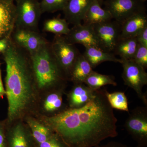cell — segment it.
Listing matches in <instances>:
<instances>
[{
	"label": "cell",
	"mask_w": 147,
	"mask_h": 147,
	"mask_svg": "<svg viewBox=\"0 0 147 147\" xmlns=\"http://www.w3.org/2000/svg\"><path fill=\"white\" fill-rule=\"evenodd\" d=\"M143 2L140 0H105V9L113 19L121 24L134 14L146 11Z\"/></svg>",
	"instance_id": "cell-9"
},
{
	"label": "cell",
	"mask_w": 147,
	"mask_h": 147,
	"mask_svg": "<svg viewBox=\"0 0 147 147\" xmlns=\"http://www.w3.org/2000/svg\"><path fill=\"white\" fill-rule=\"evenodd\" d=\"M84 84L94 90L100 89L101 87L106 85L117 86L114 76L101 74L94 71L88 76Z\"/></svg>",
	"instance_id": "cell-23"
},
{
	"label": "cell",
	"mask_w": 147,
	"mask_h": 147,
	"mask_svg": "<svg viewBox=\"0 0 147 147\" xmlns=\"http://www.w3.org/2000/svg\"><path fill=\"white\" fill-rule=\"evenodd\" d=\"M7 125L6 119L0 120V147H8L6 138Z\"/></svg>",
	"instance_id": "cell-29"
},
{
	"label": "cell",
	"mask_w": 147,
	"mask_h": 147,
	"mask_svg": "<svg viewBox=\"0 0 147 147\" xmlns=\"http://www.w3.org/2000/svg\"><path fill=\"white\" fill-rule=\"evenodd\" d=\"M92 69L84 55L81 54L72 69L69 81L72 82L73 84L84 83L88 76L93 71Z\"/></svg>",
	"instance_id": "cell-21"
},
{
	"label": "cell",
	"mask_w": 147,
	"mask_h": 147,
	"mask_svg": "<svg viewBox=\"0 0 147 147\" xmlns=\"http://www.w3.org/2000/svg\"><path fill=\"white\" fill-rule=\"evenodd\" d=\"M36 147H69L64 142L59 136L57 133L44 142L39 144Z\"/></svg>",
	"instance_id": "cell-28"
},
{
	"label": "cell",
	"mask_w": 147,
	"mask_h": 147,
	"mask_svg": "<svg viewBox=\"0 0 147 147\" xmlns=\"http://www.w3.org/2000/svg\"><path fill=\"white\" fill-rule=\"evenodd\" d=\"M10 36L0 39V53H3L8 47Z\"/></svg>",
	"instance_id": "cell-31"
},
{
	"label": "cell",
	"mask_w": 147,
	"mask_h": 147,
	"mask_svg": "<svg viewBox=\"0 0 147 147\" xmlns=\"http://www.w3.org/2000/svg\"><path fill=\"white\" fill-rule=\"evenodd\" d=\"M6 138L8 147H36L30 129L23 120L7 122Z\"/></svg>",
	"instance_id": "cell-10"
},
{
	"label": "cell",
	"mask_w": 147,
	"mask_h": 147,
	"mask_svg": "<svg viewBox=\"0 0 147 147\" xmlns=\"http://www.w3.org/2000/svg\"><path fill=\"white\" fill-rule=\"evenodd\" d=\"M6 64L5 90L8 109L6 119L10 123L34 116L39 94L32 70L30 54L16 45L10 37L3 53Z\"/></svg>",
	"instance_id": "cell-2"
},
{
	"label": "cell",
	"mask_w": 147,
	"mask_h": 147,
	"mask_svg": "<svg viewBox=\"0 0 147 147\" xmlns=\"http://www.w3.org/2000/svg\"><path fill=\"white\" fill-rule=\"evenodd\" d=\"M104 93L108 102L113 109L125 111L129 113L128 100L124 92H109L104 89Z\"/></svg>",
	"instance_id": "cell-25"
},
{
	"label": "cell",
	"mask_w": 147,
	"mask_h": 147,
	"mask_svg": "<svg viewBox=\"0 0 147 147\" xmlns=\"http://www.w3.org/2000/svg\"><path fill=\"white\" fill-rule=\"evenodd\" d=\"M1 63L0 62V98H3L6 95L5 88L4 87L2 79L1 70Z\"/></svg>",
	"instance_id": "cell-33"
},
{
	"label": "cell",
	"mask_w": 147,
	"mask_h": 147,
	"mask_svg": "<svg viewBox=\"0 0 147 147\" xmlns=\"http://www.w3.org/2000/svg\"><path fill=\"white\" fill-rule=\"evenodd\" d=\"M139 43L136 37L119 40L114 52L121 59H131L134 57Z\"/></svg>",
	"instance_id": "cell-22"
},
{
	"label": "cell",
	"mask_w": 147,
	"mask_h": 147,
	"mask_svg": "<svg viewBox=\"0 0 147 147\" xmlns=\"http://www.w3.org/2000/svg\"><path fill=\"white\" fill-rule=\"evenodd\" d=\"M64 36L69 42L74 45L80 44L85 47L100 48L92 25L82 24L74 25L70 29L68 34Z\"/></svg>",
	"instance_id": "cell-13"
},
{
	"label": "cell",
	"mask_w": 147,
	"mask_h": 147,
	"mask_svg": "<svg viewBox=\"0 0 147 147\" xmlns=\"http://www.w3.org/2000/svg\"><path fill=\"white\" fill-rule=\"evenodd\" d=\"M140 1H142L143 2H144L145 1H146V0H140Z\"/></svg>",
	"instance_id": "cell-36"
},
{
	"label": "cell",
	"mask_w": 147,
	"mask_h": 147,
	"mask_svg": "<svg viewBox=\"0 0 147 147\" xmlns=\"http://www.w3.org/2000/svg\"><path fill=\"white\" fill-rule=\"evenodd\" d=\"M132 59L146 69L147 67V47L139 44Z\"/></svg>",
	"instance_id": "cell-27"
},
{
	"label": "cell",
	"mask_w": 147,
	"mask_h": 147,
	"mask_svg": "<svg viewBox=\"0 0 147 147\" xmlns=\"http://www.w3.org/2000/svg\"><path fill=\"white\" fill-rule=\"evenodd\" d=\"M69 0H40V1L42 13H53L63 11Z\"/></svg>",
	"instance_id": "cell-26"
},
{
	"label": "cell",
	"mask_w": 147,
	"mask_h": 147,
	"mask_svg": "<svg viewBox=\"0 0 147 147\" xmlns=\"http://www.w3.org/2000/svg\"><path fill=\"white\" fill-rule=\"evenodd\" d=\"M5 1H9L14 2L16 0H5Z\"/></svg>",
	"instance_id": "cell-35"
},
{
	"label": "cell",
	"mask_w": 147,
	"mask_h": 147,
	"mask_svg": "<svg viewBox=\"0 0 147 147\" xmlns=\"http://www.w3.org/2000/svg\"><path fill=\"white\" fill-rule=\"evenodd\" d=\"M98 1L99 2V3H100V4H101V3L102 2H103V1H104V0H98Z\"/></svg>",
	"instance_id": "cell-34"
},
{
	"label": "cell",
	"mask_w": 147,
	"mask_h": 147,
	"mask_svg": "<svg viewBox=\"0 0 147 147\" xmlns=\"http://www.w3.org/2000/svg\"><path fill=\"white\" fill-rule=\"evenodd\" d=\"M136 37L139 44L147 47V26L139 32Z\"/></svg>",
	"instance_id": "cell-30"
},
{
	"label": "cell",
	"mask_w": 147,
	"mask_h": 147,
	"mask_svg": "<svg viewBox=\"0 0 147 147\" xmlns=\"http://www.w3.org/2000/svg\"><path fill=\"white\" fill-rule=\"evenodd\" d=\"M35 117L53 129L69 147H95L118 135L117 119L104 90L100 89L81 108H67L52 117Z\"/></svg>",
	"instance_id": "cell-1"
},
{
	"label": "cell",
	"mask_w": 147,
	"mask_h": 147,
	"mask_svg": "<svg viewBox=\"0 0 147 147\" xmlns=\"http://www.w3.org/2000/svg\"><path fill=\"white\" fill-rule=\"evenodd\" d=\"M10 38L16 45L29 54L34 53L49 42L39 32L15 28Z\"/></svg>",
	"instance_id": "cell-12"
},
{
	"label": "cell",
	"mask_w": 147,
	"mask_h": 147,
	"mask_svg": "<svg viewBox=\"0 0 147 147\" xmlns=\"http://www.w3.org/2000/svg\"><path fill=\"white\" fill-rule=\"evenodd\" d=\"M147 26V16L146 11L134 14L121 24L119 39L136 37Z\"/></svg>",
	"instance_id": "cell-18"
},
{
	"label": "cell",
	"mask_w": 147,
	"mask_h": 147,
	"mask_svg": "<svg viewBox=\"0 0 147 147\" xmlns=\"http://www.w3.org/2000/svg\"><path fill=\"white\" fill-rule=\"evenodd\" d=\"M113 19L110 12L101 7L98 0H93L83 21L85 25H93L111 21Z\"/></svg>",
	"instance_id": "cell-20"
},
{
	"label": "cell",
	"mask_w": 147,
	"mask_h": 147,
	"mask_svg": "<svg viewBox=\"0 0 147 147\" xmlns=\"http://www.w3.org/2000/svg\"><path fill=\"white\" fill-rule=\"evenodd\" d=\"M50 42L53 53L69 81L72 69L81 53L64 36L55 35Z\"/></svg>",
	"instance_id": "cell-6"
},
{
	"label": "cell",
	"mask_w": 147,
	"mask_h": 147,
	"mask_svg": "<svg viewBox=\"0 0 147 147\" xmlns=\"http://www.w3.org/2000/svg\"><path fill=\"white\" fill-rule=\"evenodd\" d=\"M83 55L93 69L98 65L106 61L121 63L122 60L116 57L113 53L105 52L98 47H85Z\"/></svg>",
	"instance_id": "cell-19"
},
{
	"label": "cell",
	"mask_w": 147,
	"mask_h": 147,
	"mask_svg": "<svg viewBox=\"0 0 147 147\" xmlns=\"http://www.w3.org/2000/svg\"><path fill=\"white\" fill-rule=\"evenodd\" d=\"M39 1H40V0H39Z\"/></svg>",
	"instance_id": "cell-37"
},
{
	"label": "cell",
	"mask_w": 147,
	"mask_h": 147,
	"mask_svg": "<svg viewBox=\"0 0 147 147\" xmlns=\"http://www.w3.org/2000/svg\"><path fill=\"white\" fill-rule=\"evenodd\" d=\"M95 91L84 83L74 84L67 94L68 108L75 109L84 106L94 96Z\"/></svg>",
	"instance_id": "cell-16"
},
{
	"label": "cell",
	"mask_w": 147,
	"mask_h": 147,
	"mask_svg": "<svg viewBox=\"0 0 147 147\" xmlns=\"http://www.w3.org/2000/svg\"><path fill=\"white\" fill-rule=\"evenodd\" d=\"M123 68L122 79L126 86L134 90L138 97L147 106V95L143 92L144 87L147 84L146 69L132 59H121Z\"/></svg>",
	"instance_id": "cell-5"
},
{
	"label": "cell",
	"mask_w": 147,
	"mask_h": 147,
	"mask_svg": "<svg viewBox=\"0 0 147 147\" xmlns=\"http://www.w3.org/2000/svg\"><path fill=\"white\" fill-rule=\"evenodd\" d=\"M95 147H133L131 146H128L119 142H109L107 143L106 144L102 145V146H98Z\"/></svg>",
	"instance_id": "cell-32"
},
{
	"label": "cell",
	"mask_w": 147,
	"mask_h": 147,
	"mask_svg": "<svg viewBox=\"0 0 147 147\" xmlns=\"http://www.w3.org/2000/svg\"><path fill=\"white\" fill-rule=\"evenodd\" d=\"M32 70L39 95L51 90L66 88L68 79L48 42L30 54Z\"/></svg>",
	"instance_id": "cell-3"
},
{
	"label": "cell",
	"mask_w": 147,
	"mask_h": 147,
	"mask_svg": "<svg viewBox=\"0 0 147 147\" xmlns=\"http://www.w3.org/2000/svg\"><path fill=\"white\" fill-rule=\"evenodd\" d=\"M24 120L30 129L36 146L47 141L56 133L53 129L35 116H27Z\"/></svg>",
	"instance_id": "cell-17"
},
{
	"label": "cell",
	"mask_w": 147,
	"mask_h": 147,
	"mask_svg": "<svg viewBox=\"0 0 147 147\" xmlns=\"http://www.w3.org/2000/svg\"><path fill=\"white\" fill-rule=\"evenodd\" d=\"M15 27L38 31L42 14L39 0H16Z\"/></svg>",
	"instance_id": "cell-4"
},
{
	"label": "cell",
	"mask_w": 147,
	"mask_h": 147,
	"mask_svg": "<svg viewBox=\"0 0 147 147\" xmlns=\"http://www.w3.org/2000/svg\"><path fill=\"white\" fill-rule=\"evenodd\" d=\"M99 47L105 52H114L119 40L121 24L111 21L92 25Z\"/></svg>",
	"instance_id": "cell-11"
},
{
	"label": "cell",
	"mask_w": 147,
	"mask_h": 147,
	"mask_svg": "<svg viewBox=\"0 0 147 147\" xmlns=\"http://www.w3.org/2000/svg\"><path fill=\"white\" fill-rule=\"evenodd\" d=\"M43 31L55 35L66 36L70 31L68 23L65 18L57 17L47 19L44 22Z\"/></svg>",
	"instance_id": "cell-24"
},
{
	"label": "cell",
	"mask_w": 147,
	"mask_h": 147,
	"mask_svg": "<svg viewBox=\"0 0 147 147\" xmlns=\"http://www.w3.org/2000/svg\"><path fill=\"white\" fill-rule=\"evenodd\" d=\"M125 121L124 127L137 147H147V108L137 107L130 112Z\"/></svg>",
	"instance_id": "cell-7"
},
{
	"label": "cell",
	"mask_w": 147,
	"mask_h": 147,
	"mask_svg": "<svg viewBox=\"0 0 147 147\" xmlns=\"http://www.w3.org/2000/svg\"><path fill=\"white\" fill-rule=\"evenodd\" d=\"M65 89H56L40 95L34 116L52 117L67 109L68 107L63 102Z\"/></svg>",
	"instance_id": "cell-8"
},
{
	"label": "cell",
	"mask_w": 147,
	"mask_h": 147,
	"mask_svg": "<svg viewBox=\"0 0 147 147\" xmlns=\"http://www.w3.org/2000/svg\"><path fill=\"white\" fill-rule=\"evenodd\" d=\"M15 18L14 2L0 0V39L10 36L15 27Z\"/></svg>",
	"instance_id": "cell-14"
},
{
	"label": "cell",
	"mask_w": 147,
	"mask_h": 147,
	"mask_svg": "<svg viewBox=\"0 0 147 147\" xmlns=\"http://www.w3.org/2000/svg\"><path fill=\"white\" fill-rule=\"evenodd\" d=\"M93 0H69L63 11L65 19L68 24H82Z\"/></svg>",
	"instance_id": "cell-15"
}]
</instances>
